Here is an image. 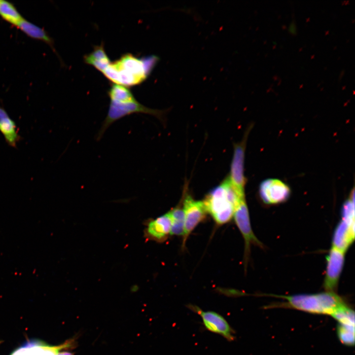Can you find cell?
Returning a JSON list of instances; mask_svg holds the SVG:
<instances>
[{
    "mask_svg": "<svg viewBox=\"0 0 355 355\" xmlns=\"http://www.w3.org/2000/svg\"><path fill=\"white\" fill-rule=\"evenodd\" d=\"M182 207L184 214V245L188 236L204 219L207 213L203 201L195 200L189 195L185 197Z\"/></svg>",
    "mask_w": 355,
    "mask_h": 355,
    "instance_id": "cell-8",
    "label": "cell"
},
{
    "mask_svg": "<svg viewBox=\"0 0 355 355\" xmlns=\"http://www.w3.org/2000/svg\"><path fill=\"white\" fill-rule=\"evenodd\" d=\"M84 61L86 64L93 66L101 72L111 62L103 43L95 46L92 52L84 56Z\"/></svg>",
    "mask_w": 355,
    "mask_h": 355,
    "instance_id": "cell-14",
    "label": "cell"
},
{
    "mask_svg": "<svg viewBox=\"0 0 355 355\" xmlns=\"http://www.w3.org/2000/svg\"><path fill=\"white\" fill-rule=\"evenodd\" d=\"M139 113L152 115L162 121L165 111L147 107L137 100L125 103L110 101L106 116L97 135V140L98 141L102 139L106 130L114 122L126 116Z\"/></svg>",
    "mask_w": 355,
    "mask_h": 355,
    "instance_id": "cell-4",
    "label": "cell"
},
{
    "mask_svg": "<svg viewBox=\"0 0 355 355\" xmlns=\"http://www.w3.org/2000/svg\"><path fill=\"white\" fill-rule=\"evenodd\" d=\"M248 133L242 142L234 145L233 158L228 179L238 190L245 192L244 159L246 143Z\"/></svg>",
    "mask_w": 355,
    "mask_h": 355,
    "instance_id": "cell-10",
    "label": "cell"
},
{
    "mask_svg": "<svg viewBox=\"0 0 355 355\" xmlns=\"http://www.w3.org/2000/svg\"><path fill=\"white\" fill-rule=\"evenodd\" d=\"M345 252L331 246L326 257V270L323 286L327 291L334 292L345 261Z\"/></svg>",
    "mask_w": 355,
    "mask_h": 355,
    "instance_id": "cell-7",
    "label": "cell"
},
{
    "mask_svg": "<svg viewBox=\"0 0 355 355\" xmlns=\"http://www.w3.org/2000/svg\"><path fill=\"white\" fill-rule=\"evenodd\" d=\"M261 199L266 204L273 205L284 202L290 194L289 186L283 181L275 178L263 181L259 186Z\"/></svg>",
    "mask_w": 355,
    "mask_h": 355,
    "instance_id": "cell-9",
    "label": "cell"
},
{
    "mask_svg": "<svg viewBox=\"0 0 355 355\" xmlns=\"http://www.w3.org/2000/svg\"><path fill=\"white\" fill-rule=\"evenodd\" d=\"M58 355H73V354L69 353V352H62V353H59Z\"/></svg>",
    "mask_w": 355,
    "mask_h": 355,
    "instance_id": "cell-22",
    "label": "cell"
},
{
    "mask_svg": "<svg viewBox=\"0 0 355 355\" xmlns=\"http://www.w3.org/2000/svg\"><path fill=\"white\" fill-rule=\"evenodd\" d=\"M337 334L340 342L344 345L353 346L355 344V326L338 324Z\"/></svg>",
    "mask_w": 355,
    "mask_h": 355,
    "instance_id": "cell-20",
    "label": "cell"
},
{
    "mask_svg": "<svg viewBox=\"0 0 355 355\" xmlns=\"http://www.w3.org/2000/svg\"><path fill=\"white\" fill-rule=\"evenodd\" d=\"M17 27L28 36L45 42L54 51L53 41L43 28L25 19H24Z\"/></svg>",
    "mask_w": 355,
    "mask_h": 355,
    "instance_id": "cell-15",
    "label": "cell"
},
{
    "mask_svg": "<svg viewBox=\"0 0 355 355\" xmlns=\"http://www.w3.org/2000/svg\"><path fill=\"white\" fill-rule=\"evenodd\" d=\"M171 217L170 212L151 221L146 228L147 234L156 240H162L170 234Z\"/></svg>",
    "mask_w": 355,
    "mask_h": 355,
    "instance_id": "cell-13",
    "label": "cell"
},
{
    "mask_svg": "<svg viewBox=\"0 0 355 355\" xmlns=\"http://www.w3.org/2000/svg\"><path fill=\"white\" fill-rule=\"evenodd\" d=\"M288 31L290 33L295 35L296 33V26L294 21H292L288 27Z\"/></svg>",
    "mask_w": 355,
    "mask_h": 355,
    "instance_id": "cell-21",
    "label": "cell"
},
{
    "mask_svg": "<svg viewBox=\"0 0 355 355\" xmlns=\"http://www.w3.org/2000/svg\"></svg>",
    "mask_w": 355,
    "mask_h": 355,
    "instance_id": "cell-24",
    "label": "cell"
},
{
    "mask_svg": "<svg viewBox=\"0 0 355 355\" xmlns=\"http://www.w3.org/2000/svg\"><path fill=\"white\" fill-rule=\"evenodd\" d=\"M355 239V218L342 217L333 235L332 246L346 252Z\"/></svg>",
    "mask_w": 355,
    "mask_h": 355,
    "instance_id": "cell-11",
    "label": "cell"
},
{
    "mask_svg": "<svg viewBox=\"0 0 355 355\" xmlns=\"http://www.w3.org/2000/svg\"><path fill=\"white\" fill-rule=\"evenodd\" d=\"M0 131L9 145L16 147L20 140L15 122L10 117L4 108L0 106Z\"/></svg>",
    "mask_w": 355,
    "mask_h": 355,
    "instance_id": "cell-12",
    "label": "cell"
},
{
    "mask_svg": "<svg viewBox=\"0 0 355 355\" xmlns=\"http://www.w3.org/2000/svg\"><path fill=\"white\" fill-rule=\"evenodd\" d=\"M0 16L16 27L24 19L12 3L1 0L0 1Z\"/></svg>",
    "mask_w": 355,
    "mask_h": 355,
    "instance_id": "cell-17",
    "label": "cell"
},
{
    "mask_svg": "<svg viewBox=\"0 0 355 355\" xmlns=\"http://www.w3.org/2000/svg\"><path fill=\"white\" fill-rule=\"evenodd\" d=\"M187 307L199 315L205 327L209 331L222 336L228 341L235 339V331L219 314L211 311H203L198 306L189 304Z\"/></svg>",
    "mask_w": 355,
    "mask_h": 355,
    "instance_id": "cell-5",
    "label": "cell"
},
{
    "mask_svg": "<svg viewBox=\"0 0 355 355\" xmlns=\"http://www.w3.org/2000/svg\"><path fill=\"white\" fill-rule=\"evenodd\" d=\"M233 217L245 241V254L247 258L249 252L251 245L261 246L251 227L249 215L245 197L241 199L236 204Z\"/></svg>",
    "mask_w": 355,
    "mask_h": 355,
    "instance_id": "cell-6",
    "label": "cell"
},
{
    "mask_svg": "<svg viewBox=\"0 0 355 355\" xmlns=\"http://www.w3.org/2000/svg\"><path fill=\"white\" fill-rule=\"evenodd\" d=\"M244 197L245 192L237 189L227 178L211 190L203 202L207 213L217 224L222 225L233 217L236 204Z\"/></svg>",
    "mask_w": 355,
    "mask_h": 355,
    "instance_id": "cell-2",
    "label": "cell"
},
{
    "mask_svg": "<svg viewBox=\"0 0 355 355\" xmlns=\"http://www.w3.org/2000/svg\"><path fill=\"white\" fill-rule=\"evenodd\" d=\"M169 212L172 221L170 234L183 236L184 225V214L183 207L179 206H177Z\"/></svg>",
    "mask_w": 355,
    "mask_h": 355,
    "instance_id": "cell-19",
    "label": "cell"
},
{
    "mask_svg": "<svg viewBox=\"0 0 355 355\" xmlns=\"http://www.w3.org/2000/svg\"><path fill=\"white\" fill-rule=\"evenodd\" d=\"M1 343V341H0V344Z\"/></svg>",
    "mask_w": 355,
    "mask_h": 355,
    "instance_id": "cell-23",
    "label": "cell"
},
{
    "mask_svg": "<svg viewBox=\"0 0 355 355\" xmlns=\"http://www.w3.org/2000/svg\"><path fill=\"white\" fill-rule=\"evenodd\" d=\"M107 94L111 101L125 103L136 100L128 87L117 84L113 83L111 85Z\"/></svg>",
    "mask_w": 355,
    "mask_h": 355,
    "instance_id": "cell-18",
    "label": "cell"
},
{
    "mask_svg": "<svg viewBox=\"0 0 355 355\" xmlns=\"http://www.w3.org/2000/svg\"><path fill=\"white\" fill-rule=\"evenodd\" d=\"M158 60V57L155 55L139 58L127 53L111 62L102 73L114 84L133 86L146 79Z\"/></svg>",
    "mask_w": 355,
    "mask_h": 355,
    "instance_id": "cell-1",
    "label": "cell"
},
{
    "mask_svg": "<svg viewBox=\"0 0 355 355\" xmlns=\"http://www.w3.org/2000/svg\"><path fill=\"white\" fill-rule=\"evenodd\" d=\"M71 341H68L62 345L56 347L40 345L26 346L19 349L12 355H58L60 350L65 347H71L72 344Z\"/></svg>",
    "mask_w": 355,
    "mask_h": 355,
    "instance_id": "cell-16",
    "label": "cell"
},
{
    "mask_svg": "<svg viewBox=\"0 0 355 355\" xmlns=\"http://www.w3.org/2000/svg\"><path fill=\"white\" fill-rule=\"evenodd\" d=\"M274 296L285 299L284 306L315 314L331 316L339 309L347 305L340 296L333 291Z\"/></svg>",
    "mask_w": 355,
    "mask_h": 355,
    "instance_id": "cell-3",
    "label": "cell"
}]
</instances>
